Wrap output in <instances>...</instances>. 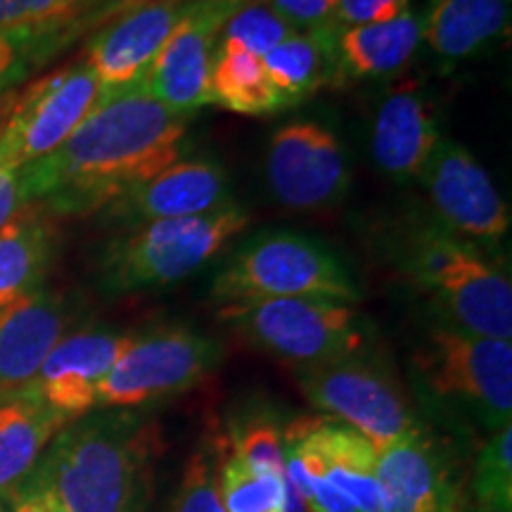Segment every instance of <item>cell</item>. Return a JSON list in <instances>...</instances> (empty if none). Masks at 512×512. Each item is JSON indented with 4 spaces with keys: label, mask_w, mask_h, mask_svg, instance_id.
Instances as JSON below:
<instances>
[{
    "label": "cell",
    "mask_w": 512,
    "mask_h": 512,
    "mask_svg": "<svg viewBox=\"0 0 512 512\" xmlns=\"http://www.w3.org/2000/svg\"><path fill=\"white\" fill-rule=\"evenodd\" d=\"M188 119L145 83L107 93L64 143L22 169L24 195L55 214H91L183 159Z\"/></svg>",
    "instance_id": "obj_1"
},
{
    "label": "cell",
    "mask_w": 512,
    "mask_h": 512,
    "mask_svg": "<svg viewBox=\"0 0 512 512\" xmlns=\"http://www.w3.org/2000/svg\"><path fill=\"white\" fill-rule=\"evenodd\" d=\"M159 432L133 413L93 415L50 441L31 482L48 486L69 512H145Z\"/></svg>",
    "instance_id": "obj_2"
},
{
    "label": "cell",
    "mask_w": 512,
    "mask_h": 512,
    "mask_svg": "<svg viewBox=\"0 0 512 512\" xmlns=\"http://www.w3.org/2000/svg\"><path fill=\"white\" fill-rule=\"evenodd\" d=\"M211 297L221 304L318 299L351 306L361 292L349 268L323 242L292 230H268L228 256L211 285Z\"/></svg>",
    "instance_id": "obj_3"
},
{
    "label": "cell",
    "mask_w": 512,
    "mask_h": 512,
    "mask_svg": "<svg viewBox=\"0 0 512 512\" xmlns=\"http://www.w3.org/2000/svg\"><path fill=\"white\" fill-rule=\"evenodd\" d=\"M408 273L451 320L477 337H512V283L470 240L427 226L408 245Z\"/></svg>",
    "instance_id": "obj_4"
},
{
    "label": "cell",
    "mask_w": 512,
    "mask_h": 512,
    "mask_svg": "<svg viewBox=\"0 0 512 512\" xmlns=\"http://www.w3.org/2000/svg\"><path fill=\"white\" fill-rule=\"evenodd\" d=\"M247 223V211L228 204L190 219L133 226L102 256V285L126 294L181 283L238 238Z\"/></svg>",
    "instance_id": "obj_5"
},
{
    "label": "cell",
    "mask_w": 512,
    "mask_h": 512,
    "mask_svg": "<svg viewBox=\"0 0 512 512\" xmlns=\"http://www.w3.org/2000/svg\"><path fill=\"white\" fill-rule=\"evenodd\" d=\"M285 489L311 512H382L377 451L339 420L299 418L283 430Z\"/></svg>",
    "instance_id": "obj_6"
},
{
    "label": "cell",
    "mask_w": 512,
    "mask_h": 512,
    "mask_svg": "<svg viewBox=\"0 0 512 512\" xmlns=\"http://www.w3.org/2000/svg\"><path fill=\"white\" fill-rule=\"evenodd\" d=\"M221 320L252 347L292 363L294 370L358 354L366 344L361 318L349 304L259 299L223 304Z\"/></svg>",
    "instance_id": "obj_7"
},
{
    "label": "cell",
    "mask_w": 512,
    "mask_h": 512,
    "mask_svg": "<svg viewBox=\"0 0 512 512\" xmlns=\"http://www.w3.org/2000/svg\"><path fill=\"white\" fill-rule=\"evenodd\" d=\"M415 370L437 399L467 408L496 432L510 425L512 344L505 339L437 328L415 354Z\"/></svg>",
    "instance_id": "obj_8"
},
{
    "label": "cell",
    "mask_w": 512,
    "mask_h": 512,
    "mask_svg": "<svg viewBox=\"0 0 512 512\" xmlns=\"http://www.w3.org/2000/svg\"><path fill=\"white\" fill-rule=\"evenodd\" d=\"M221 361V344L183 325L131 337L98 389L102 408H138L197 387Z\"/></svg>",
    "instance_id": "obj_9"
},
{
    "label": "cell",
    "mask_w": 512,
    "mask_h": 512,
    "mask_svg": "<svg viewBox=\"0 0 512 512\" xmlns=\"http://www.w3.org/2000/svg\"><path fill=\"white\" fill-rule=\"evenodd\" d=\"M297 382L313 406L344 422L375 451L418 430L401 387L387 370L358 354L297 368Z\"/></svg>",
    "instance_id": "obj_10"
},
{
    "label": "cell",
    "mask_w": 512,
    "mask_h": 512,
    "mask_svg": "<svg viewBox=\"0 0 512 512\" xmlns=\"http://www.w3.org/2000/svg\"><path fill=\"white\" fill-rule=\"evenodd\" d=\"M105 95L98 76L83 60L10 95V105L0 119V162L27 169L48 157Z\"/></svg>",
    "instance_id": "obj_11"
},
{
    "label": "cell",
    "mask_w": 512,
    "mask_h": 512,
    "mask_svg": "<svg viewBox=\"0 0 512 512\" xmlns=\"http://www.w3.org/2000/svg\"><path fill=\"white\" fill-rule=\"evenodd\" d=\"M268 188L280 204L309 211L330 207L347 195L349 159L330 128L316 121H290L273 133L266 155Z\"/></svg>",
    "instance_id": "obj_12"
},
{
    "label": "cell",
    "mask_w": 512,
    "mask_h": 512,
    "mask_svg": "<svg viewBox=\"0 0 512 512\" xmlns=\"http://www.w3.org/2000/svg\"><path fill=\"white\" fill-rule=\"evenodd\" d=\"M247 0H192L145 76V88L166 110L190 117L211 105V67L223 24Z\"/></svg>",
    "instance_id": "obj_13"
},
{
    "label": "cell",
    "mask_w": 512,
    "mask_h": 512,
    "mask_svg": "<svg viewBox=\"0 0 512 512\" xmlns=\"http://www.w3.org/2000/svg\"><path fill=\"white\" fill-rule=\"evenodd\" d=\"M418 178L441 223L458 238L498 242L508 235V204L467 147L441 138Z\"/></svg>",
    "instance_id": "obj_14"
},
{
    "label": "cell",
    "mask_w": 512,
    "mask_h": 512,
    "mask_svg": "<svg viewBox=\"0 0 512 512\" xmlns=\"http://www.w3.org/2000/svg\"><path fill=\"white\" fill-rule=\"evenodd\" d=\"M190 8L192 0H140L95 34L83 62L98 76L105 93H119L145 81L159 50Z\"/></svg>",
    "instance_id": "obj_15"
},
{
    "label": "cell",
    "mask_w": 512,
    "mask_h": 512,
    "mask_svg": "<svg viewBox=\"0 0 512 512\" xmlns=\"http://www.w3.org/2000/svg\"><path fill=\"white\" fill-rule=\"evenodd\" d=\"M133 335L112 330H83L62 337L38 370L29 392L67 422L98 406V389Z\"/></svg>",
    "instance_id": "obj_16"
},
{
    "label": "cell",
    "mask_w": 512,
    "mask_h": 512,
    "mask_svg": "<svg viewBox=\"0 0 512 512\" xmlns=\"http://www.w3.org/2000/svg\"><path fill=\"white\" fill-rule=\"evenodd\" d=\"M233 204L226 171L211 159H178L150 181L140 183L112 204L114 216L128 226L190 219Z\"/></svg>",
    "instance_id": "obj_17"
},
{
    "label": "cell",
    "mask_w": 512,
    "mask_h": 512,
    "mask_svg": "<svg viewBox=\"0 0 512 512\" xmlns=\"http://www.w3.org/2000/svg\"><path fill=\"white\" fill-rule=\"evenodd\" d=\"M72 323L60 294L36 290L0 311V401L27 394Z\"/></svg>",
    "instance_id": "obj_18"
},
{
    "label": "cell",
    "mask_w": 512,
    "mask_h": 512,
    "mask_svg": "<svg viewBox=\"0 0 512 512\" xmlns=\"http://www.w3.org/2000/svg\"><path fill=\"white\" fill-rule=\"evenodd\" d=\"M377 484L382 512H456L444 453L420 427L377 451Z\"/></svg>",
    "instance_id": "obj_19"
},
{
    "label": "cell",
    "mask_w": 512,
    "mask_h": 512,
    "mask_svg": "<svg viewBox=\"0 0 512 512\" xmlns=\"http://www.w3.org/2000/svg\"><path fill=\"white\" fill-rule=\"evenodd\" d=\"M441 140L430 105L413 83H403L382 100L373 126V159L392 178L420 176Z\"/></svg>",
    "instance_id": "obj_20"
},
{
    "label": "cell",
    "mask_w": 512,
    "mask_h": 512,
    "mask_svg": "<svg viewBox=\"0 0 512 512\" xmlns=\"http://www.w3.org/2000/svg\"><path fill=\"white\" fill-rule=\"evenodd\" d=\"M55 245V226L41 204H27L0 228V311L41 290Z\"/></svg>",
    "instance_id": "obj_21"
},
{
    "label": "cell",
    "mask_w": 512,
    "mask_h": 512,
    "mask_svg": "<svg viewBox=\"0 0 512 512\" xmlns=\"http://www.w3.org/2000/svg\"><path fill=\"white\" fill-rule=\"evenodd\" d=\"M422 41V19L403 12L366 27L335 29V69L351 79L389 76L413 60Z\"/></svg>",
    "instance_id": "obj_22"
},
{
    "label": "cell",
    "mask_w": 512,
    "mask_h": 512,
    "mask_svg": "<svg viewBox=\"0 0 512 512\" xmlns=\"http://www.w3.org/2000/svg\"><path fill=\"white\" fill-rule=\"evenodd\" d=\"M67 420L34 392L0 401V494L17 491Z\"/></svg>",
    "instance_id": "obj_23"
},
{
    "label": "cell",
    "mask_w": 512,
    "mask_h": 512,
    "mask_svg": "<svg viewBox=\"0 0 512 512\" xmlns=\"http://www.w3.org/2000/svg\"><path fill=\"white\" fill-rule=\"evenodd\" d=\"M335 29L337 24L318 31H294L261 57L283 110L311 98L337 72Z\"/></svg>",
    "instance_id": "obj_24"
},
{
    "label": "cell",
    "mask_w": 512,
    "mask_h": 512,
    "mask_svg": "<svg viewBox=\"0 0 512 512\" xmlns=\"http://www.w3.org/2000/svg\"><path fill=\"white\" fill-rule=\"evenodd\" d=\"M505 0H437L425 22L422 41L441 57L472 55L508 27Z\"/></svg>",
    "instance_id": "obj_25"
},
{
    "label": "cell",
    "mask_w": 512,
    "mask_h": 512,
    "mask_svg": "<svg viewBox=\"0 0 512 512\" xmlns=\"http://www.w3.org/2000/svg\"><path fill=\"white\" fill-rule=\"evenodd\" d=\"M211 105H219L228 112L247 114V117H264L283 110L278 93L268 81L259 55L242 53V50L221 48L216 50L214 67H211Z\"/></svg>",
    "instance_id": "obj_26"
},
{
    "label": "cell",
    "mask_w": 512,
    "mask_h": 512,
    "mask_svg": "<svg viewBox=\"0 0 512 512\" xmlns=\"http://www.w3.org/2000/svg\"><path fill=\"white\" fill-rule=\"evenodd\" d=\"M219 491L226 512H285V479L249 470L219 437Z\"/></svg>",
    "instance_id": "obj_27"
},
{
    "label": "cell",
    "mask_w": 512,
    "mask_h": 512,
    "mask_svg": "<svg viewBox=\"0 0 512 512\" xmlns=\"http://www.w3.org/2000/svg\"><path fill=\"white\" fill-rule=\"evenodd\" d=\"M292 34L294 29L266 0H247L223 24L219 46L264 57Z\"/></svg>",
    "instance_id": "obj_28"
},
{
    "label": "cell",
    "mask_w": 512,
    "mask_h": 512,
    "mask_svg": "<svg viewBox=\"0 0 512 512\" xmlns=\"http://www.w3.org/2000/svg\"><path fill=\"white\" fill-rule=\"evenodd\" d=\"M226 446L249 470L285 479L283 430L271 415H249L226 434Z\"/></svg>",
    "instance_id": "obj_29"
},
{
    "label": "cell",
    "mask_w": 512,
    "mask_h": 512,
    "mask_svg": "<svg viewBox=\"0 0 512 512\" xmlns=\"http://www.w3.org/2000/svg\"><path fill=\"white\" fill-rule=\"evenodd\" d=\"M475 496L479 512H512V427L486 441L477 460Z\"/></svg>",
    "instance_id": "obj_30"
},
{
    "label": "cell",
    "mask_w": 512,
    "mask_h": 512,
    "mask_svg": "<svg viewBox=\"0 0 512 512\" xmlns=\"http://www.w3.org/2000/svg\"><path fill=\"white\" fill-rule=\"evenodd\" d=\"M219 441L192 453L171 512H226L219 491Z\"/></svg>",
    "instance_id": "obj_31"
},
{
    "label": "cell",
    "mask_w": 512,
    "mask_h": 512,
    "mask_svg": "<svg viewBox=\"0 0 512 512\" xmlns=\"http://www.w3.org/2000/svg\"><path fill=\"white\" fill-rule=\"evenodd\" d=\"M79 5L81 0H0V34L31 38L62 24Z\"/></svg>",
    "instance_id": "obj_32"
},
{
    "label": "cell",
    "mask_w": 512,
    "mask_h": 512,
    "mask_svg": "<svg viewBox=\"0 0 512 512\" xmlns=\"http://www.w3.org/2000/svg\"><path fill=\"white\" fill-rule=\"evenodd\" d=\"M411 0H337L335 24L337 27H366L396 19L408 12Z\"/></svg>",
    "instance_id": "obj_33"
},
{
    "label": "cell",
    "mask_w": 512,
    "mask_h": 512,
    "mask_svg": "<svg viewBox=\"0 0 512 512\" xmlns=\"http://www.w3.org/2000/svg\"><path fill=\"white\" fill-rule=\"evenodd\" d=\"M294 31H318L335 24L337 0H266Z\"/></svg>",
    "instance_id": "obj_34"
},
{
    "label": "cell",
    "mask_w": 512,
    "mask_h": 512,
    "mask_svg": "<svg viewBox=\"0 0 512 512\" xmlns=\"http://www.w3.org/2000/svg\"><path fill=\"white\" fill-rule=\"evenodd\" d=\"M27 204L29 202L27 195H24L22 169L0 162V228L15 219Z\"/></svg>",
    "instance_id": "obj_35"
},
{
    "label": "cell",
    "mask_w": 512,
    "mask_h": 512,
    "mask_svg": "<svg viewBox=\"0 0 512 512\" xmlns=\"http://www.w3.org/2000/svg\"><path fill=\"white\" fill-rule=\"evenodd\" d=\"M15 512H69L48 486L29 482L15 491Z\"/></svg>",
    "instance_id": "obj_36"
},
{
    "label": "cell",
    "mask_w": 512,
    "mask_h": 512,
    "mask_svg": "<svg viewBox=\"0 0 512 512\" xmlns=\"http://www.w3.org/2000/svg\"><path fill=\"white\" fill-rule=\"evenodd\" d=\"M31 38L0 34V88H5L15 79L24 64V55L29 50Z\"/></svg>",
    "instance_id": "obj_37"
},
{
    "label": "cell",
    "mask_w": 512,
    "mask_h": 512,
    "mask_svg": "<svg viewBox=\"0 0 512 512\" xmlns=\"http://www.w3.org/2000/svg\"><path fill=\"white\" fill-rule=\"evenodd\" d=\"M81 3H98V0H81Z\"/></svg>",
    "instance_id": "obj_38"
},
{
    "label": "cell",
    "mask_w": 512,
    "mask_h": 512,
    "mask_svg": "<svg viewBox=\"0 0 512 512\" xmlns=\"http://www.w3.org/2000/svg\"><path fill=\"white\" fill-rule=\"evenodd\" d=\"M0 512H5V510H3V503H0Z\"/></svg>",
    "instance_id": "obj_39"
},
{
    "label": "cell",
    "mask_w": 512,
    "mask_h": 512,
    "mask_svg": "<svg viewBox=\"0 0 512 512\" xmlns=\"http://www.w3.org/2000/svg\"><path fill=\"white\" fill-rule=\"evenodd\" d=\"M181 3H190V0H181Z\"/></svg>",
    "instance_id": "obj_40"
}]
</instances>
